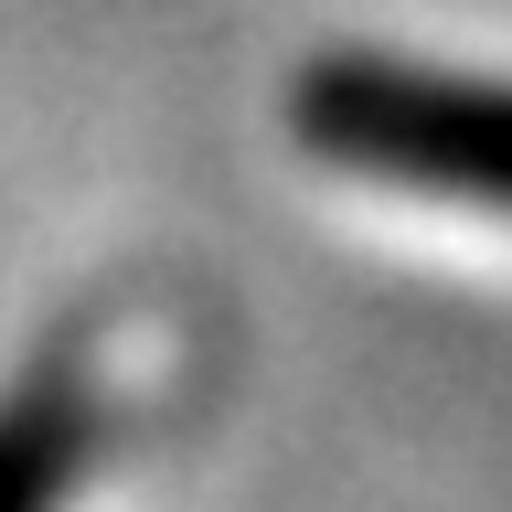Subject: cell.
<instances>
[{"label": "cell", "mask_w": 512, "mask_h": 512, "mask_svg": "<svg viewBox=\"0 0 512 512\" xmlns=\"http://www.w3.org/2000/svg\"><path fill=\"white\" fill-rule=\"evenodd\" d=\"M288 128L352 182L512 214V86H491V75H438V64H395V54H320L288 96Z\"/></svg>", "instance_id": "1"}, {"label": "cell", "mask_w": 512, "mask_h": 512, "mask_svg": "<svg viewBox=\"0 0 512 512\" xmlns=\"http://www.w3.org/2000/svg\"><path fill=\"white\" fill-rule=\"evenodd\" d=\"M96 427H107V395H96L86 352L32 363L0 395V512H64L75 470L96 459Z\"/></svg>", "instance_id": "2"}]
</instances>
